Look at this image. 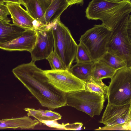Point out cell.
I'll use <instances>...</instances> for the list:
<instances>
[{"label": "cell", "mask_w": 131, "mask_h": 131, "mask_svg": "<svg viewBox=\"0 0 131 131\" xmlns=\"http://www.w3.org/2000/svg\"><path fill=\"white\" fill-rule=\"evenodd\" d=\"M35 62L31 61L16 67L12 70L14 75L42 106L53 110L66 106L65 93L51 84L45 70Z\"/></svg>", "instance_id": "cell-1"}, {"label": "cell", "mask_w": 131, "mask_h": 131, "mask_svg": "<svg viewBox=\"0 0 131 131\" xmlns=\"http://www.w3.org/2000/svg\"><path fill=\"white\" fill-rule=\"evenodd\" d=\"M131 12L130 0L119 2L92 0L85 11L88 19L100 20L102 24L110 29Z\"/></svg>", "instance_id": "cell-2"}, {"label": "cell", "mask_w": 131, "mask_h": 131, "mask_svg": "<svg viewBox=\"0 0 131 131\" xmlns=\"http://www.w3.org/2000/svg\"><path fill=\"white\" fill-rule=\"evenodd\" d=\"M106 52L122 59L131 67V15H127L110 29Z\"/></svg>", "instance_id": "cell-3"}, {"label": "cell", "mask_w": 131, "mask_h": 131, "mask_svg": "<svg viewBox=\"0 0 131 131\" xmlns=\"http://www.w3.org/2000/svg\"><path fill=\"white\" fill-rule=\"evenodd\" d=\"M54 40V51L68 70L75 58L78 45L60 18L50 23Z\"/></svg>", "instance_id": "cell-4"}, {"label": "cell", "mask_w": 131, "mask_h": 131, "mask_svg": "<svg viewBox=\"0 0 131 131\" xmlns=\"http://www.w3.org/2000/svg\"><path fill=\"white\" fill-rule=\"evenodd\" d=\"M111 79L106 96L108 103H131V67L126 66L116 70Z\"/></svg>", "instance_id": "cell-5"}, {"label": "cell", "mask_w": 131, "mask_h": 131, "mask_svg": "<svg viewBox=\"0 0 131 131\" xmlns=\"http://www.w3.org/2000/svg\"><path fill=\"white\" fill-rule=\"evenodd\" d=\"M66 106L73 107L91 117L100 115L105 97L86 90L65 93Z\"/></svg>", "instance_id": "cell-6"}, {"label": "cell", "mask_w": 131, "mask_h": 131, "mask_svg": "<svg viewBox=\"0 0 131 131\" xmlns=\"http://www.w3.org/2000/svg\"><path fill=\"white\" fill-rule=\"evenodd\" d=\"M111 31L102 24H96L81 36L79 41L85 47L93 61H97L106 52Z\"/></svg>", "instance_id": "cell-7"}, {"label": "cell", "mask_w": 131, "mask_h": 131, "mask_svg": "<svg viewBox=\"0 0 131 131\" xmlns=\"http://www.w3.org/2000/svg\"><path fill=\"white\" fill-rule=\"evenodd\" d=\"M131 103L117 105L108 103L99 122L105 127L95 130H131Z\"/></svg>", "instance_id": "cell-8"}, {"label": "cell", "mask_w": 131, "mask_h": 131, "mask_svg": "<svg viewBox=\"0 0 131 131\" xmlns=\"http://www.w3.org/2000/svg\"><path fill=\"white\" fill-rule=\"evenodd\" d=\"M37 38L35 45L30 52L31 61L46 59L53 51L54 43L52 29L49 23L37 26Z\"/></svg>", "instance_id": "cell-9"}, {"label": "cell", "mask_w": 131, "mask_h": 131, "mask_svg": "<svg viewBox=\"0 0 131 131\" xmlns=\"http://www.w3.org/2000/svg\"><path fill=\"white\" fill-rule=\"evenodd\" d=\"M50 82L65 93L85 90V82L77 78L68 70H45Z\"/></svg>", "instance_id": "cell-10"}, {"label": "cell", "mask_w": 131, "mask_h": 131, "mask_svg": "<svg viewBox=\"0 0 131 131\" xmlns=\"http://www.w3.org/2000/svg\"><path fill=\"white\" fill-rule=\"evenodd\" d=\"M36 38L35 29L27 30L16 38L0 44V49L9 51H26L30 52L35 45Z\"/></svg>", "instance_id": "cell-11"}, {"label": "cell", "mask_w": 131, "mask_h": 131, "mask_svg": "<svg viewBox=\"0 0 131 131\" xmlns=\"http://www.w3.org/2000/svg\"><path fill=\"white\" fill-rule=\"evenodd\" d=\"M13 24L26 30L35 29L37 26L36 21L30 15L26 10L23 8L19 3H6Z\"/></svg>", "instance_id": "cell-12"}, {"label": "cell", "mask_w": 131, "mask_h": 131, "mask_svg": "<svg viewBox=\"0 0 131 131\" xmlns=\"http://www.w3.org/2000/svg\"><path fill=\"white\" fill-rule=\"evenodd\" d=\"M39 122L35 118L32 119L28 116L0 120V129H34Z\"/></svg>", "instance_id": "cell-13"}, {"label": "cell", "mask_w": 131, "mask_h": 131, "mask_svg": "<svg viewBox=\"0 0 131 131\" xmlns=\"http://www.w3.org/2000/svg\"><path fill=\"white\" fill-rule=\"evenodd\" d=\"M9 18H0V44L10 41L20 36L26 30L10 23Z\"/></svg>", "instance_id": "cell-14"}, {"label": "cell", "mask_w": 131, "mask_h": 131, "mask_svg": "<svg viewBox=\"0 0 131 131\" xmlns=\"http://www.w3.org/2000/svg\"><path fill=\"white\" fill-rule=\"evenodd\" d=\"M66 0H52L45 13L46 24L60 18L63 12L69 7Z\"/></svg>", "instance_id": "cell-15"}, {"label": "cell", "mask_w": 131, "mask_h": 131, "mask_svg": "<svg viewBox=\"0 0 131 131\" xmlns=\"http://www.w3.org/2000/svg\"><path fill=\"white\" fill-rule=\"evenodd\" d=\"M94 61L84 63H77L68 70L75 77L85 82L92 77Z\"/></svg>", "instance_id": "cell-16"}, {"label": "cell", "mask_w": 131, "mask_h": 131, "mask_svg": "<svg viewBox=\"0 0 131 131\" xmlns=\"http://www.w3.org/2000/svg\"><path fill=\"white\" fill-rule=\"evenodd\" d=\"M25 7L30 15L39 25L46 24L45 11L38 0H29Z\"/></svg>", "instance_id": "cell-17"}, {"label": "cell", "mask_w": 131, "mask_h": 131, "mask_svg": "<svg viewBox=\"0 0 131 131\" xmlns=\"http://www.w3.org/2000/svg\"><path fill=\"white\" fill-rule=\"evenodd\" d=\"M24 110L27 112L28 116H32L35 117L41 123L42 121H57L61 119L62 117L61 115L59 113L50 110H36L29 108H25Z\"/></svg>", "instance_id": "cell-18"}, {"label": "cell", "mask_w": 131, "mask_h": 131, "mask_svg": "<svg viewBox=\"0 0 131 131\" xmlns=\"http://www.w3.org/2000/svg\"><path fill=\"white\" fill-rule=\"evenodd\" d=\"M116 71L105 64L96 61H94L92 78L97 80H102L108 78H111Z\"/></svg>", "instance_id": "cell-19"}, {"label": "cell", "mask_w": 131, "mask_h": 131, "mask_svg": "<svg viewBox=\"0 0 131 131\" xmlns=\"http://www.w3.org/2000/svg\"><path fill=\"white\" fill-rule=\"evenodd\" d=\"M97 60L105 64L116 70L127 66L126 64L122 59L107 52Z\"/></svg>", "instance_id": "cell-20"}, {"label": "cell", "mask_w": 131, "mask_h": 131, "mask_svg": "<svg viewBox=\"0 0 131 131\" xmlns=\"http://www.w3.org/2000/svg\"><path fill=\"white\" fill-rule=\"evenodd\" d=\"M85 82L86 90L104 95L106 98L108 86L102 80H95L92 78Z\"/></svg>", "instance_id": "cell-21"}, {"label": "cell", "mask_w": 131, "mask_h": 131, "mask_svg": "<svg viewBox=\"0 0 131 131\" xmlns=\"http://www.w3.org/2000/svg\"><path fill=\"white\" fill-rule=\"evenodd\" d=\"M41 123L47 126L59 129L65 130H76L80 129L83 126L81 123L76 122L73 123H68L64 124L62 123L60 124L58 123L57 120L42 121Z\"/></svg>", "instance_id": "cell-22"}, {"label": "cell", "mask_w": 131, "mask_h": 131, "mask_svg": "<svg viewBox=\"0 0 131 131\" xmlns=\"http://www.w3.org/2000/svg\"><path fill=\"white\" fill-rule=\"evenodd\" d=\"M75 58L77 63H84L93 61L85 47L80 42L78 45Z\"/></svg>", "instance_id": "cell-23"}, {"label": "cell", "mask_w": 131, "mask_h": 131, "mask_svg": "<svg viewBox=\"0 0 131 131\" xmlns=\"http://www.w3.org/2000/svg\"><path fill=\"white\" fill-rule=\"evenodd\" d=\"M52 70H67L64 63L57 54L53 51L47 58Z\"/></svg>", "instance_id": "cell-24"}, {"label": "cell", "mask_w": 131, "mask_h": 131, "mask_svg": "<svg viewBox=\"0 0 131 131\" xmlns=\"http://www.w3.org/2000/svg\"><path fill=\"white\" fill-rule=\"evenodd\" d=\"M10 15L8 10L4 3H0V18L7 19L8 15Z\"/></svg>", "instance_id": "cell-25"}, {"label": "cell", "mask_w": 131, "mask_h": 131, "mask_svg": "<svg viewBox=\"0 0 131 131\" xmlns=\"http://www.w3.org/2000/svg\"><path fill=\"white\" fill-rule=\"evenodd\" d=\"M69 6L76 4H80L82 6L84 4V0H66Z\"/></svg>", "instance_id": "cell-26"}, {"label": "cell", "mask_w": 131, "mask_h": 131, "mask_svg": "<svg viewBox=\"0 0 131 131\" xmlns=\"http://www.w3.org/2000/svg\"><path fill=\"white\" fill-rule=\"evenodd\" d=\"M4 3L13 2L18 3L21 5V2L20 0H2Z\"/></svg>", "instance_id": "cell-27"}, {"label": "cell", "mask_w": 131, "mask_h": 131, "mask_svg": "<svg viewBox=\"0 0 131 131\" xmlns=\"http://www.w3.org/2000/svg\"><path fill=\"white\" fill-rule=\"evenodd\" d=\"M21 2V5H23L25 6L28 3L29 0H20Z\"/></svg>", "instance_id": "cell-28"}, {"label": "cell", "mask_w": 131, "mask_h": 131, "mask_svg": "<svg viewBox=\"0 0 131 131\" xmlns=\"http://www.w3.org/2000/svg\"><path fill=\"white\" fill-rule=\"evenodd\" d=\"M52 0H46V2L47 4L49 5L51 1Z\"/></svg>", "instance_id": "cell-29"}, {"label": "cell", "mask_w": 131, "mask_h": 131, "mask_svg": "<svg viewBox=\"0 0 131 131\" xmlns=\"http://www.w3.org/2000/svg\"><path fill=\"white\" fill-rule=\"evenodd\" d=\"M108 1L114 2H119L123 1V0H106Z\"/></svg>", "instance_id": "cell-30"}, {"label": "cell", "mask_w": 131, "mask_h": 131, "mask_svg": "<svg viewBox=\"0 0 131 131\" xmlns=\"http://www.w3.org/2000/svg\"><path fill=\"white\" fill-rule=\"evenodd\" d=\"M0 3H4V1L2 0H0Z\"/></svg>", "instance_id": "cell-31"}]
</instances>
